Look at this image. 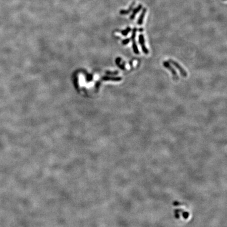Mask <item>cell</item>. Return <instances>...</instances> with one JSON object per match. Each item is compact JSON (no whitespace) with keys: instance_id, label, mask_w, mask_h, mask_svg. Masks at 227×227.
Instances as JSON below:
<instances>
[{"instance_id":"1","label":"cell","mask_w":227,"mask_h":227,"mask_svg":"<svg viewBox=\"0 0 227 227\" xmlns=\"http://www.w3.org/2000/svg\"><path fill=\"white\" fill-rule=\"evenodd\" d=\"M137 28L136 27H134L133 30V32H132V34L131 36V38H130V39H132V42H133V50L134 52L136 54H139V51L138 50V47L137 44H136V32H137Z\"/></svg>"},{"instance_id":"2","label":"cell","mask_w":227,"mask_h":227,"mask_svg":"<svg viewBox=\"0 0 227 227\" xmlns=\"http://www.w3.org/2000/svg\"><path fill=\"white\" fill-rule=\"evenodd\" d=\"M169 63L172 64L173 65H174L175 66V67H176V68H177V69L179 70V71L180 72V73L182 75V76H183L184 77H187V73L186 71L183 69V68L182 67V66H181L179 65V64L178 63H177V62H175V61H173V60H171V59L169 60Z\"/></svg>"},{"instance_id":"3","label":"cell","mask_w":227,"mask_h":227,"mask_svg":"<svg viewBox=\"0 0 227 227\" xmlns=\"http://www.w3.org/2000/svg\"><path fill=\"white\" fill-rule=\"evenodd\" d=\"M139 38V43L140 45L142 50L143 52L145 54H148L149 53V50L148 49H147V48L146 47L145 45V38H144V36L143 34H140L138 36Z\"/></svg>"},{"instance_id":"4","label":"cell","mask_w":227,"mask_h":227,"mask_svg":"<svg viewBox=\"0 0 227 227\" xmlns=\"http://www.w3.org/2000/svg\"><path fill=\"white\" fill-rule=\"evenodd\" d=\"M163 66H164V67L166 68L167 69L169 70L170 71V72H171V73L172 74V75H173L175 79H178L177 73L176 72V71H175V70L174 69V68L170 65L168 62H166V61L163 62Z\"/></svg>"},{"instance_id":"5","label":"cell","mask_w":227,"mask_h":227,"mask_svg":"<svg viewBox=\"0 0 227 227\" xmlns=\"http://www.w3.org/2000/svg\"><path fill=\"white\" fill-rule=\"evenodd\" d=\"M146 12H147L146 8H144L143 9V10H142V12H141V13L139 17V18L138 19V21H137V24L138 25H142V24H143L144 19V18H145V16Z\"/></svg>"},{"instance_id":"6","label":"cell","mask_w":227,"mask_h":227,"mask_svg":"<svg viewBox=\"0 0 227 227\" xmlns=\"http://www.w3.org/2000/svg\"><path fill=\"white\" fill-rule=\"evenodd\" d=\"M142 8H143V6H142L141 4H139L138 6L136 7V8H135L133 11V13L132 14V15H130V20H134L135 18L136 15L137 14V13L139 12V11L141 10Z\"/></svg>"},{"instance_id":"7","label":"cell","mask_w":227,"mask_h":227,"mask_svg":"<svg viewBox=\"0 0 227 227\" xmlns=\"http://www.w3.org/2000/svg\"><path fill=\"white\" fill-rule=\"evenodd\" d=\"M134 4H135V2H133V3L131 4V5H130V6L129 7V9H128V10H121V11H120V13H121V14H122V15H126V14H129V13L132 11V10H133V7H134Z\"/></svg>"},{"instance_id":"8","label":"cell","mask_w":227,"mask_h":227,"mask_svg":"<svg viewBox=\"0 0 227 227\" xmlns=\"http://www.w3.org/2000/svg\"><path fill=\"white\" fill-rule=\"evenodd\" d=\"M122 61V59L121 58H117L116 60V63L117 64V65L121 69L123 70H125V63L121 64V62Z\"/></svg>"},{"instance_id":"9","label":"cell","mask_w":227,"mask_h":227,"mask_svg":"<svg viewBox=\"0 0 227 227\" xmlns=\"http://www.w3.org/2000/svg\"><path fill=\"white\" fill-rule=\"evenodd\" d=\"M131 30H132L131 28H130V27H127L125 30H124L122 31L121 32V33H122V34L123 36H127V35H128V34L130 31H131Z\"/></svg>"},{"instance_id":"10","label":"cell","mask_w":227,"mask_h":227,"mask_svg":"<svg viewBox=\"0 0 227 227\" xmlns=\"http://www.w3.org/2000/svg\"><path fill=\"white\" fill-rule=\"evenodd\" d=\"M130 38H126V39H124V40L122 41V44L124 45H127L130 42Z\"/></svg>"},{"instance_id":"11","label":"cell","mask_w":227,"mask_h":227,"mask_svg":"<svg viewBox=\"0 0 227 227\" xmlns=\"http://www.w3.org/2000/svg\"><path fill=\"white\" fill-rule=\"evenodd\" d=\"M144 31V30L143 29V28H140V29L139 30V31H140V32H142V31Z\"/></svg>"},{"instance_id":"12","label":"cell","mask_w":227,"mask_h":227,"mask_svg":"<svg viewBox=\"0 0 227 227\" xmlns=\"http://www.w3.org/2000/svg\"><path fill=\"white\" fill-rule=\"evenodd\" d=\"M223 1H226V0H223Z\"/></svg>"}]
</instances>
